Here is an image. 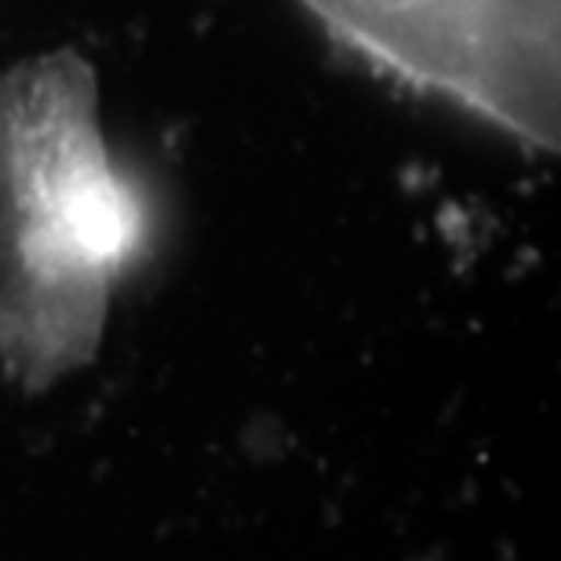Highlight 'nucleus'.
<instances>
[{
  "label": "nucleus",
  "instance_id": "nucleus-1",
  "mask_svg": "<svg viewBox=\"0 0 561 561\" xmlns=\"http://www.w3.org/2000/svg\"><path fill=\"white\" fill-rule=\"evenodd\" d=\"M150 238V201L110 153L99 84L55 51L0 77V357L44 387L95 354L117 280Z\"/></svg>",
  "mask_w": 561,
  "mask_h": 561
},
{
  "label": "nucleus",
  "instance_id": "nucleus-2",
  "mask_svg": "<svg viewBox=\"0 0 561 561\" xmlns=\"http://www.w3.org/2000/svg\"><path fill=\"white\" fill-rule=\"evenodd\" d=\"M379 70L533 150L561 139V0H302Z\"/></svg>",
  "mask_w": 561,
  "mask_h": 561
}]
</instances>
